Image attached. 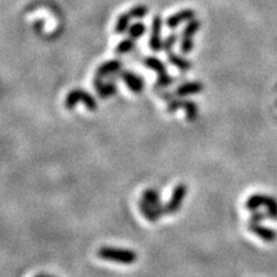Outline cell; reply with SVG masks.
<instances>
[{"instance_id":"5b68a950","label":"cell","mask_w":277,"mask_h":277,"mask_svg":"<svg viewBox=\"0 0 277 277\" xmlns=\"http://www.w3.org/2000/svg\"><path fill=\"white\" fill-rule=\"evenodd\" d=\"M186 194H187L186 184H178L177 186L173 189L171 199H169L168 203L166 204L167 214H173V213H177L178 210L181 209L182 203H184V199L186 198Z\"/></svg>"},{"instance_id":"cb8c5ba5","label":"cell","mask_w":277,"mask_h":277,"mask_svg":"<svg viewBox=\"0 0 277 277\" xmlns=\"http://www.w3.org/2000/svg\"><path fill=\"white\" fill-rule=\"evenodd\" d=\"M176 40H177V36H176V35L168 36V38H167L166 40H164V43H163V49L166 50L167 53L171 52V50H172V47L175 45Z\"/></svg>"},{"instance_id":"d6986e66","label":"cell","mask_w":277,"mask_h":277,"mask_svg":"<svg viewBox=\"0 0 277 277\" xmlns=\"http://www.w3.org/2000/svg\"><path fill=\"white\" fill-rule=\"evenodd\" d=\"M135 47V39L129 38V39H125V40H122L120 43V44L117 45L116 48V53L117 54H126V53L131 52L132 49H134Z\"/></svg>"},{"instance_id":"5bb4252c","label":"cell","mask_w":277,"mask_h":277,"mask_svg":"<svg viewBox=\"0 0 277 277\" xmlns=\"http://www.w3.org/2000/svg\"><path fill=\"white\" fill-rule=\"evenodd\" d=\"M121 67H122V62L118 61V59L105 62L102 66H99V68L97 70V73H95V77L104 79L107 76H111L113 73L118 72L121 70Z\"/></svg>"},{"instance_id":"30bf717a","label":"cell","mask_w":277,"mask_h":277,"mask_svg":"<svg viewBox=\"0 0 277 277\" xmlns=\"http://www.w3.org/2000/svg\"><path fill=\"white\" fill-rule=\"evenodd\" d=\"M121 79L126 84V86L130 89L134 94H140L144 90V81L140 76H137L135 73L130 72V71H123L121 72Z\"/></svg>"},{"instance_id":"52a82bcc","label":"cell","mask_w":277,"mask_h":277,"mask_svg":"<svg viewBox=\"0 0 277 277\" xmlns=\"http://www.w3.org/2000/svg\"><path fill=\"white\" fill-rule=\"evenodd\" d=\"M161 29H162V20L159 16H155L153 18L152 24V34H150V40H149V47L153 52H161L163 49V43L161 40Z\"/></svg>"},{"instance_id":"7c38bea8","label":"cell","mask_w":277,"mask_h":277,"mask_svg":"<svg viewBox=\"0 0 277 277\" xmlns=\"http://www.w3.org/2000/svg\"><path fill=\"white\" fill-rule=\"evenodd\" d=\"M194 17H195V13H194L193 9H182V11H180V12L175 13L173 16H171V17L167 20V26L169 27V29H176L177 26H180L182 22H190L191 20H194Z\"/></svg>"},{"instance_id":"9c48e42d","label":"cell","mask_w":277,"mask_h":277,"mask_svg":"<svg viewBox=\"0 0 277 277\" xmlns=\"http://www.w3.org/2000/svg\"><path fill=\"white\" fill-rule=\"evenodd\" d=\"M141 198L144 199V200H146L150 205H153V207L155 208V210H157L158 213H159V216H163V214H167V210H166V205L162 204L161 201V194H159V191L155 189H146L145 191H143V194H141Z\"/></svg>"},{"instance_id":"44dd1931","label":"cell","mask_w":277,"mask_h":277,"mask_svg":"<svg viewBox=\"0 0 277 277\" xmlns=\"http://www.w3.org/2000/svg\"><path fill=\"white\" fill-rule=\"evenodd\" d=\"M144 34H145V26H144L143 24H135L134 26L130 27L129 35H130V38L135 39V40L139 38H141Z\"/></svg>"},{"instance_id":"6da1fadb","label":"cell","mask_w":277,"mask_h":277,"mask_svg":"<svg viewBox=\"0 0 277 277\" xmlns=\"http://www.w3.org/2000/svg\"><path fill=\"white\" fill-rule=\"evenodd\" d=\"M98 257L108 262L121 263V264H134L137 260V254L130 249L113 248V246H102L98 250Z\"/></svg>"},{"instance_id":"7402d4cb","label":"cell","mask_w":277,"mask_h":277,"mask_svg":"<svg viewBox=\"0 0 277 277\" xmlns=\"http://www.w3.org/2000/svg\"><path fill=\"white\" fill-rule=\"evenodd\" d=\"M129 13L131 15L132 18H143L148 15V8L145 6H137L130 9Z\"/></svg>"},{"instance_id":"ba28073f","label":"cell","mask_w":277,"mask_h":277,"mask_svg":"<svg viewBox=\"0 0 277 277\" xmlns=\"http://www.w3.org/2000/svg\"><path fill=\"white\" fill-rule=\"evenodd\" d=\"M248 228L250 232H253L257 237L265 242H273L277 239L276 231L269 227L262 226V223H255V222H249Z\"/></svg>"},{"instance_id":"484cf974","label":"cell","mask_w":277,"mask_h":277,"mask_svg":"<svg viewBox=\"0 0 277 277\" xmlns=\"http://www.w3.org/2000/svg\"><path fill=\"white\" fill-rule=\"evenodd\" d=\"M49 277H54V276H49Z\"/></svg>"},{"instance_id":"277c9868","label":"cell","mask_w":277,"mask_h":277,"mask_svg":"<svg viewBox=\"0 0 277 277\" xmlns=\"http://www.w3.org/2000/svg\"><path fill=\"white\" fill-rule=\"evenodd\" d=\"M180 108L185 109L186 112V118L187 121H195L198 118L199 108L198 104L193 100H187V99H175L171 100L167 105V112L168 113H175L176 111H178Z\"/></svg>"},{"instance_id":"2e32d148","label":"cell","mask_w":277,"mask_h":277,"mask_svg":"<svg viewBox=\"0 0 277 277\" xmlns=\"http://www.w3.org/2000/svg\"><path fill=\"white\" fill-rule=\"evenodd\" d=\"M267 196L265 194H253V195L249 196L248 199H246V201H245V209L250 210V212H253V210H257L259 209L260 207H264L265 204V200H267Z\"/></svg>"},{"instance_id":"8992f818","label":"cell","mask_w":277,"mask_h":277,"mask_svg":"<svg viewBox=\"0 0 277 277\" xmlns=\"http://www.w3.org/2000/svg\"><path fill=\"white\" fill-rule=\"evenodd\" d=\"M199 27H200V24L199 21L191 20L187 24V26L185 27V30L182 31V40H181V53L182 54H189L194 48V41L193 36L198 33Z\"/></svg>"},{"instance_id":"3957f363","label":"cell","mask_w":277,"mask_h":277,"mask_svg":"<svg viewBox=\"0 0 277 277\" xmlns=\"http://www.w3.org/2000/svg\"><path fill=\"white\" fill-rule=\"evenodd\" d=\"M143 63L144 66H146L148 68H150V70H153L154 72H157L158 88H167V86H169V85L172 84V77L167 73L166 66L163 65V62H162L161 59L155 58V57H148V58L144 59Z\"/></svg>"},{"instance_id":"d4e9b609","label":"cell","mask_w":277,"mask_h":277,"mask_svg":"<svg viewBox=\"0 0 277 277\" xmlns=\"http://www.w3.org/2000/svg\"><path fill=\"white\" fill-rule=\"evenodd\" d=\"M35 277H49V276H48V274H45V273H39V274H36Z\"/></svg>"},{"instance_id":"8fae6325","label":"cell","mask_w":277,"mask_h":277,"mask_svg":"<svg viewBox=\"0 0 277 277\" xmlns=\"http://www.w3.org/2000/svg\"><path fill=\"white\" fill-rule=\"evenodd\" d=\"M204 90V85L201 84L200 81H190V82H184L182 85H180L177 89H176L175 94L180 98L190 97V95H195V94L201 93Z\"/></svg>"},{"instance_id":"9a60e30c","label":"cell","mask_w":277,"mask_h":277,"mask_svg":"<svg viewBox=\"0 0 277 277\" xmlns=\"http://www.w3.org/2000/svg\"><path fill=\"white\" fill-rule=\"evenodd\" d=\"M139 209H140L141 214L148 219L149 222H157L158 219L161 218L159 213L155 210V208L153 205H150L146 200H144L143 198L139 201Z\"/></svg>"},{"instance_id":"ffe728a7","label":"cell","mask_w":277,"mask_h":277,"mask_svg":"<svg viewBox=\"0 0 277 277\" xmlns=\"http://www.w3.org/2000/svg\"><path fill=\"white\" fill-rule=\"evenodd\" d=\"M131 15L130 13H127V15H121L120 18H118V21H117L116 24V33L117 34H123L127 30V27H129V22L130 20H131Z\"/></svg>"},{"instance_id":"e0dca14e","label":"cell","mask_w":277,"mask_h":277,"mask_svg":"<svg viewBox=\"0 0 277 277\" xmlns=\"http://www.w3.org/2000/svg\"><path fill=\"white\" fill-rule=\"evenodd\" d=\"M167 57H168L169 63L172 66H175V67H177L180 71H187L191 68V62H190L189 59L184 58V57L181 56H177V54L172 53V50L167 53Z\"/></svg>"},{"instance_id":"ac0fdd59","label":"cell","mask_w":277,"mask_h":277,"mask_svg":"<svg viewBox=\"0 0 277 277\" xmlns=\"http://www.w3.org/2000/svg\"><path fill=\"white\" fill-rule=\"evenodd\" d=\"M265 209H267V216L268 218L277 221V199L274 196L268 195L264 204Z\"/></svg>"},{"instance_id":"4fadbf2b","label":"cell","mask_w":277,"mask_h":277,"mask_svg":"<svg viewBox=\"0 0 277 277\" xmlns=\"http://www.w3.org/2000/svg\"><path fill=\"white\" fill-rule=\"evenodd\" d=\"M94 88H95L98 95H99V98H102V99H107V98L112 97L117 91V86L113 82L105 84V82H103V79H99V77H95V79H94Z\"/></svg>"},{"instance_id":"603a6c76","label":"cell","mask_w":277,"mask_h":277,"mask_svg":"<svg viewBox=\"0 0 277 277\" xmlns=\"http://www.w3.org/2000/svg\"><path fill=\"white\" fill-rule=\"evenodd\" d=\"M268 218V216H267V213H263L259 212V210H253L250 214V222H255V223H260V222L263 221V219Z\"/></svg>"},{"instance_id":"7a4b0ae2","label":"cell","mask_w":277,"mask_h":277,"mask_svg":"<svg viewBox=\"0 0 277 277\" xmlns=\"http://www.w3.org/2000/svg\"><path fill=\"white\" fill-rule=\"evenodd\" d=\"M82 102L85 104V107L89 109V111H97L98 104L97 100L93 95L88 93L86 90H82V89H75V90H71L67 94L65 100V105L67 109H73L77 105V103Z\"/></svg>"}]
</instances>
